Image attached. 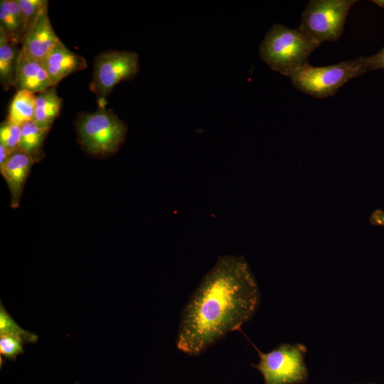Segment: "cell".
I'll use <instances>...</instances> for the list:
<instances>
[{
    "label": "cell",
    "mask_w": 384,
    "mask_h": 384,
    "mask_svg": "<svg viewBox=\"0 0 384 384\" xmlns=\"http://www.w3.org/2000/svg\"><path fill=\"white\" fill-rule=\"evenodd\" d=\"M369 72L378 69L384 70V47L375 54L366 56Z\"/></svg>",
    "instance_id": "44dd1931"
},
{
    "label": "cell",
    "mask_w": 384,
    "mask_h": 384,
    "mask_svg": "<svg viewBox=\"0 0 384 384\" xmlns=\"http://www.w3.org/2000/svg\"><path fill=\"white\" fill-rule=\"evenodd\" d=\"M62 99L58 95L55 86L36 95L33 121L40 127L50 129L60 113Z\"/></svg>",
    "instance_id": "5bb4252c"
},
{
    "label": "cell",
    "mask_w": 384,
    "mask_h": 384,
    "mask_svg": "<svg viewBox=\"0 0 384 384\" xmlns=\"http://www.w3.org/2000/svg\"><path fill=\"white\" fill-rule=\"evenodd\" d=\"M36 94L26 90H17L10 104L6 121L23 125L33 120L35 111Z\"/></svg>",
    "instance_id": "9a60e30c"
},
{
    "label": "cell",
    "mask_w": 384,
    "mask_h": 384,
    "mask_svg": "<svg viewBox=\"0 0 384 384\" xmlns=\"http://www.w3.org/2000/svg\"><path fill=\"white\" fill-rule=\"evenodd\" d=\"M370 222L374 225L384 227V212L380 210H375L370 216Z\"/></svg>",
    "instance_id": "7402d4cb"
},
{
    "label": "cell",
    "mask_w": 384,
    "mask_h": 384,
    "mask_svg": "<svg viewBox=\"0 0 384 384\" xmlns=\"http://www.w3.org/2000/svg\"><path fill=\"white\" fill-rule=\"evenodd\" d=\"M22 129L21 126L5 121L0 127V144H2L10 154L20 149Z\"/></svg>",
    "instance_id": "ac0fdd59"
},
{
    "label": "cell",
    "mask_w": 384,
    "mask_h": 384,
    "mask_svg": "<svg viewBox=\"0 0 384 384\" xmlns=\"http://www.w3.org/2000/svg\"><path fill=\"white\" fill-rule=\"evenodd\" d=\"M26 343L20 338L0 334V356L5 359L15 361L17 356L23 353Z\"/></svg>",
    "instance_id": "d6986e66"
},
{
    "label": "cell",
    "mask_w": 384,
    "mask_h": 384,
    "mask_svg": "<svg viewBox=\"0 0 384 384\" xmlns=\"http://www.w3.org/2000/svg\"><path fill=\"white\" fill-rule=\"evenodd\" d=\"M371 2L384 9V0H373Z\"/></svg>",
    "instance_id": "cb8c5ba5"
},
{
    "label": "cell",
    "mask_w": 384,
    "mask_h": 384,
    "mask_svg": "<svg viewBox=\"0 0 384 384\" xmlns=\"http://www.w3.org/2000/svg\"><path fill=\"white\" fill-rule=\"evenodd\" d=\"M22 135L20 149L27 153L35 162L44 156L43 144L49 129L38 127L31 120L21 125Z\"/></svg>",
    "instance_id": "2e32d148"
},
{
    "label": "cell",
    "mask_w": 384,
    "mask_h": 384,
    "mask_svg": "<svg viewBox=\"0 0 384 384\" xmlns=\"http://www.w3.org/2000/svg\"><path fill=\"white\" fill-rule=\"evenodd\" d=\"M356 0H311L298 27L319 45L341 38L346 18Z\"/></svg>",
    "instance_id": "5b68a950"
},
{
    "label": "cell",
    "mask_w": 384,
    "mask_h": 384,
    "mask_svg": "<svg viewBox=\"0 0 384 384\" xmlns=\"http://www.w3.org/2000/svg\"><path fill=\"white\" fill-rule=\"evenodd\" d=\"M99 99L97 111L84 113L77 122L78 139L83 148L92 155H107L118 150L124 142L127 126Z\"/></svg>",
    "instance_id": "277c9868"
},
{
    "label": "cell",
    "mask_w": 384,
    "mask_h": 384,
    "mask_svg": "<svg viewBox=\"0 0 384 384\" xmlns=\"http://www.w3.org/2000/svg\"><path fill=\"white\" fill-rule=\"evenodd\" d=\"M0 29L21 43L28 26L17 0L0 1Z\"/></svg>",
    "instance_id": "4fadbf2b"
},
{
    "label": "cell",
    "mask_w": 384,
    "mask_h": 384,
    "mask_svg": "<svg viewBox=\"0 0 384 384\" xmlns=\"http://www.w3.org/2000/svg\"><path fill=\"white\" fill-rule=\"evenodd\" d=\"M33 163L35 161L27 153L18 149L11 153L5 163L0 166L1 174L11 192V205L14 208L18 206L25 183Z\"/></svg>",
    "instance_id": "30bf717a"
},
{
    "label": "cell",
    "mask_w": 384,
    "mask_h": 384,
    "mask_svg": "<svg viewBox=\"0 0 384 384\" xmlns=\"http://www.w3.org/2000/svg\"><path fill=\"white\" fill-rule=\"evenodd\" d=\"M17 1L27 23L28 29L42 13L48 11V1L46 0H17Z\"/></svg>",
    "instance_id": "ffe728a7"
},
{
    "label": "cell",
    "mask_w": 384,
    "mask_h": 384,
    "mask_svg": "<svg viewBox=\"0 0 384 384\" xmlns=\"http://www.w3.org/2000/svg\"><path fill=\"white\" fill-rule=\"evenodd\" d=\"M9 154L6 149L0 144V166H1L6 161Z\"/></svg>",
    "instance_id": "603a6c76"
},
{
    "label": "cell",
    "mask_w": 384,
    "mask_h": 384,
    "mask_svg": "<svg viewBox=\"0 0 384 384\" xmlns=\"http://www.w3.org/2000/svg\"><path fill=\"white\" fill-rule=\"evenodd\" d=\"M306 348L283 343L268 353L257 349L260 361L253 366L262 375L265 384H297L307 376Z\"/></svg>",
    "instance_id": "8992f818"
},
{
    "label": "cell",
    "mask_w": 384,
    "mask_h": 384,
    "mask_svg": "<svg viewBox=\"0 0 384 384\" xmlns=\"http://www.w3.org/2000/svg\"><path fill=\"white\" fill-rule=\"evenodd\" d=\"M43 62L53 86H56L71 73L87 67L84 58L70 50L61 41L55 46Z\"/></svg>",
    "instance_id": "8fae6325"
},
{
    "label": "cell",
    "mask_w": 384,
    "mask_h": 384,
    "mask_svg": "<svg viewBox=\"0 0 384 384\" xmlns=\"http://www.w3.org/2000/svg\"><path fill=\"white\" fill-rule=\"evenodd\" d=\"M53 86L43 62L28 55L20 49L14 87L17 90L38 94Z\"/></svg>",
    "instance_id": "9c48e42d"
},
{
    "label": "cell",
    "mask_w": 384,
    "mask_h": 384,
    "mask_svg": "<svg viewBox=\"0 0 384 384\" xmlns=\"http://www.w3.org/2000/svg\"><path fill=\"white\" fill-rule=\"evenodd\" d=\"M139 70V56L130 51H109L95 59L90 89L105 98L120 81L132 78Z\"/></svg>",
    "instance_id": "52a82bcc"
},
{
    "label": "cell",
    "mask_w": 384,
    "mask_h": 384,
    "mask_svg": "<svg viewBox=\"0 0 384 384\" xmlns=\"http://www.w3.org/2000/svg\"><path fill=\"white\" fill-rule=\"evenodd\" d=\"M21 42L0 29V82L4 90L14 87Z\"/></svg>",
    "instance_id": "7c38bea8"
},
{
    "label": "cell",
    "mask_w": 384,
    "mask_h": 384,
    "mask_svg": "<svg viewBox=\"0 0 384 384\" xmlns=\"http://www.w3.org/2000/svg\"><path fill=\"white\" fill-rule=\"evenodd\" d=\"M60 41L46 11L27 30L21 43V50L28 55L43 61Z\"/></svg>",
    "instance_id": "ba28073f"
},
{
    "label": "cell",
    "mask_w": 384,
    "mask_h": 384,
    "mask_svg": "<svg viewBox=\"0 0 384 384\" xmlns=\"http://www.w3.org/2000/svg\"><path fill=\"white\" fill-rule=\"evenodd\" d=\"M260 292L242 256L223 255L205 274L182 311L176 339L181 352L196 356L255 314Z\"/></svg>",
    "instance_id": "6da1fadb"
},
{
    "label": "cell",
    "mask_w": 384,
    "mask_h": 384,
    "mask_svg": "<svg viewBox=\"0 0 384 384\" xmlns=\"http://www.w3.org/2000/svg\"><path fill=\"white\" fill-rule=\"evenodd\" d=\"M0 334H8L21 338L26 343H36L38 337L21 328L13 319L0 302Z\"/></svg>",
    "instance_id": "e0dca14e"
},
{
    "label": "cell",
    "mask_w": 384,
    "mask_h": 384,
    "mask_svg": "<svg viewBox=\"0 0 384 384\" xmlns=\"http://www.w3.org/2000/svg\"><path fill=\"white\" fill-rule=\"evenodd\" d=\"M368 72L366 56H361L354 60L321 67H314L308 63L289 78L299 90L314 97L323 99L333 96L349 80Z\"/></svg>",
    "instance_id": "3957f363"
},
{
    "label": "cell",
    "mask_w": 384,
    "mask_h": 384,
    "mask_svg": "<svg viewBox=\"0 0 384 384\" xmlns=\"http://www.w3.org/2000/svg\"><path fill=\"white\" fill-rule=\"evenodd\" d=\"M319 44L299 28H289L274 24L260 47L261 59L274 71L289 77L308 64L311 53Z\"/></svg>",
    "instance_id": "7a4b0ae2"
}]
</instances>
